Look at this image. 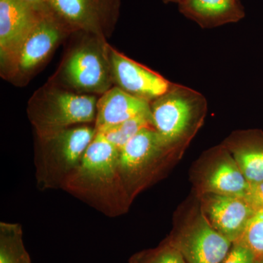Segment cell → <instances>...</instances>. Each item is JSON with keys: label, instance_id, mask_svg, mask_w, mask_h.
I'll list each match as a JSON object with an SVG mask.
<instances>
[{"label": "cell", "instance_id": "cell-1", "mask_svg": "<svg viewBox=\"0 0 263 263\" xmlns=\"http://www.w3.org/2000/svg\"><path fill=\"white\" fill-rule=\"evenodd\" d=\"M206 108L203 95L187 86L172 84L167 92L151 103L154 128L171 148L191 137Z\"/></svg>", "mask_w": 263, "mask_h": 263}, {"label": "cell", "instance_id": "cell-2", "mask_svg": "<svg viewBox=\"0 0 263 263\" xmlns=\"http://www.w3.org/2000/svg\"><path fill=\"white\" fill-rule=\"evenodd\" d=\"M35 100L36 124L46 137L72 124L96 119L98 100L92 95L53 89L43 91Z\"/></svg>", "mask_w": 263, "mask_h": 263}, {"label": "cell", "instance_id": "cell-3", "mask_svg": "<svg viewBox=\"0 0 263 263\" xmlns=\"http://www.w3.org/2000/svg\"><path fill=\"white\" fill-rule=\"evenodd\" d=\"M45 6L72 32L103 38L117 22L120 0H48Z\"/></svg>", "mask_w": 263, "mask_h": 263}, {"label": "cell", "instance_id": "cell-4", "mask_svg": "<svg viewBox=\"0 0 263 263\" xmlns=\"http://www.w3.org/2000/svg\"><path fill=\"white\" fill-rule=\"evenodd\" d=\"M71 86L85 92L104 94L110 89L113 77L108 46L83 45L70 53L63 70Z\"/></svg>", "mask_w": 263, "mask_h": 263}, {"label": "cell", "instance_id": "cell-5", "mask_svg": "<svg viewBox=\"0 0 263 263\" xmlns=\"http://www.w3.org/2000/svg\"><path fill=\"white\" fill-rule=\"evenodd\" d=\"M72 32L46 6L9 68L10 75L26 76L43 63L66 34Z\"/></svg>", "mask_w": 263, "mask_h": 263}, {"label": "cell", "instance_id": "cell-6", "mask_svg": "<svg viewBox=\"0 0 263 263\" xmlns=\"http://www.w3.org/2000/svg\"><path fill=\"white\" fill-rule=\"evenodd\" d=\"M43 8L22 0H0V56L2 65L8 70Z\"/></svg>", "mask_w": 263, "mask_h": 263}, {"label": "cell", "instance_id": "cell-7", "mask_svg": "<svg viewBox=\"0 0 263 263\" xmlns=\"http://www.w3.org/2000/svg\"><path fill=\"white\" fill-rule=\"evenodd\" d=\"M170 243L181 252L186 263H221L233 245L213 228L205 215Z\"/></svg>", "mask_w": 263, "mask_h": 263}, {"label": "cell", "instance_id": "cell-8", "mask_svg": "<svg viewBox=\"0 0 263 263\" xmlns=\"http://www.w3.org/2000/svg\"><path fill=\"white\" fill-rule=\"evenodd\" d=\"M112 77L128 94L152 103L168 91L173 83L145 66L108 47Z\"/></svg>", "mask_w": 263, "mask_h": 263}, {"label": "cell", "instance_id": "cell-9", "mask_svg": "<svg viewBox=\"0 0 263 263\" xmlns=\"http://www.w3.org/2000/svg\"><path fill=\"white\" fill-rule=\"evenodd\" d=\"M205 216L214 229L232 243L241 236L254 214L243 197L210 194L205 202Z\"/></svg>", "mask_w": 263, "mask_h": 263}, {"label": "cell", "instance_id": "cell-10", "mask_svg": "<svg viewBox=\"0 0 263 263\" xmlns=\"http://www.w3.org/2000/svg\"><path fill=\"white\" fill-rule=\"evenodd\" d=\"M152 115L151 103L128 94L116 86L110 88L98 100L96 131L117 125L141 116Z\"/></svg>", "mask_w": 263, "mask_h": 263}, {"label": "cell", "instance_id": "cell-11", "mask_svg": "<svg viewBox=\"0 0 263 263\" xmlns=\"http://www.w3.org/2000/svg\"><path fill=\"white\" fill-rule=\"evenodd\" d=\"M167 148L154 127L144 128L121 149L119 164L125 171L133 172Z\"/></svg>", "mask_w": 263, "mask_h": 263}, {"label": "cell", "instance_id": "cell-12", "mask_svg": "<svg viewBox=\"0 0 263 263\" xmlns=\"http://www.w3.org/2000/svg\"><path fill=\"white\" fill-rule=\"evenodd\" d=\"M120 159V150L97 132L82 159L81 171L96 179H108L114 176Z\"/></svg>", "mask_w": 263, "mask_h": 263}, {"label": "cell", "instance_id": "cell-13", "mask_svg": "<svg viewBox=\"0 0 263 263\" xmlns=\"http://www.w3.org/2000/svg\"><path fill=\"white\" fill-rule=\"evenodd\" d=\"M235 160L249 183L263 181V137L255 133L235 135L229 141Z\"/></svg>", "mask_w": 263, "mask_h": 263}, {"label": "cell", "instance_id": "cell-14", "mask_svg": "<svg viewBox=\"0 0 263 263\" xmlns=\"http://www.w3.org/2000/svg\"><path fill=\"white\" fill-rule=\"evenodd\" d=\"M183 11L204 27L236 22L241 17L235 0H183Z\"/></svg>", "mask_w": 263, "mask_h": 263}, {"label": "cell", "instance_id": "cell-15", "mask_svg": "<svg viewBox=\"0 0 263 263\" xmlns=\"http://www.w3.org/2000/svg\"><path fill=\"white\" fill-rule=\"evenodd\" d=\"M219 163L205 181L208 193L224 196H245L249 182L235 159L227 155Z\"/></svg>", "mask_w": 263, "mask_h": 263}, {"label": "cell", "instance_id": "cell-16", "mask_svg": "<svg viewBox=\"0 0 263 263\" xmlns=\"http://www.w3.org/2000/svg\"><path fill=\"white\" fill-rule=\"evenodd\" d=\"M96 129L86 126L66 128L48 136L65 163L75 164L81 160L96 135Z\"/></svg>", "mask_w": 263, "mask_h": 263}, {"label": "cell", "instance_id": "cell-17", "mask_svg": "<svg viewBox=\"0 0 263 263\" xmlns=\"http://www.w3.org/2000/svg\"><path fill=\"white\" fill-rule=\"evenodd\" d=\"M154 127L152 115L133 118L117 125L97 131L103 133L105 138L121 151L124 145L144 128Z\"/></svg>", "mask_w": 263, "mask_h": 263}, {"label": "cell", "instance_id": "cell-18", "mask_svg": "<svg viewBox=\"0 0 263 263\" xmlns=\"http://www.w3.org/2000/svg\"><path fill=\"white\" fill-rule=\"evenodd\" d=\"M235 242L252 251L257 260L263 258V209L254 212L241 236Z\"/></svg>", "mask_w": 263, "mask_h": 263}, {"label": "cell", "instance_id": "cell-19", "mask_svg": "<svg viewBox=\"0 0 263 263\" xmlns=\"http://www.w3.org/2000/svg\"><path fill=\"white\" fill-rule=\"evenodd\" d=\"M133 263H186L182 254L171 243L155 252L133 259Z\"/></svg>", "mask_w": 263, "mask_h": 263}, {"label": "cell", "instance_id": "cell-20", "mask_svg": "<svg viewBox=\"0 0 263 263\" xmlns=\"http://www.w3.org/2000/svg\"><path fill=\"white\" fill-rule=\"evenodd\" d=\"M0 263H30L20 240L17 238H2Z\"/></svg>", "mask_w": 263, "mask_h": 263}, {"label": "cell", "instance_id": "cell-21", "mask_svg": "<svg viewBox=\"0 0 263 263\" xmlns=\"http://www.w3.org/2000/svg\"><path fill=\"white\" fill-rule=\"evenodd\" d=\"M257 258L252 251L239 243H233L229 253L221 263H256Z\"/></svg>", "mask_w": 263, "mask_h": 263}, {"label": "cell", "instance_id": "cell-22", "mask_svg": "<svg viewBox=\"0 0 263 263\" xmlns=\"http://www.w3.org/2000/svg\"><path fill=\"white\" fill-rule=\"evenodd\" d=\"M245 201L252 208L254 212L263 209V181L249 183L243 197Z\"/></svg>", "mask_w": 263, "mask_h": 263}, {"label": "cell", "instance_id": "cell-23", "mask_svg": "<svg viewBox=\"0 0 263 263\" xmlns=\"http://www.w3.org/2000/svg\"><path fill=\"white\" fill-rule=\"evenodd\" d=\"M22 1L32 5V6L35 7V8H44L48 0H22Z\"/></svg>", "mask_w": 263, "mask_h": 263}, {"label": "cell", "instance_id": "cell-24", "mask_svg": "<svg viewBox=\"0 0 263 263\" xmlns=\"http://www.w3.org/2000/svg\"><path fill=\"white\" fill-rule=\"evenodd\" d=\"M256 263H263V258H261L257 260V262Z\"/></svg>", "mask_w": 263, "mask_h": 263}, {"label": "cell", "instance_id": "cell-25", "mask_svg": "<svg viewBox=\"0 0 263 263\" xmlns=\"http://www.w3.org/2000/svg\"><path fill=\"white\" fill-rule=\"evenodd\" d=\"M167 1H180L181 2V3H182L183 0H167Z\"/></svg>", "mask_w": 263, "mask_h": 263}]
</instances>
